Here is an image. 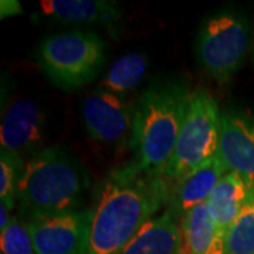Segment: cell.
<instances>
[{
    "mask_svg": "<svg viewBox=\"0 0 254 254\" xmlns=\"http://www.w3.org/2000/svg\"><path fill=\"white\" fill-rule=\"evenodd\" d=\"M170 181L130 163L112 171L100 184L92 209L85 254H120L155 212L168 203Z\"/></svg>",
    "mask_w": 254,
    "mask_h": 254,
    "instance_id": "6da1fadb",
    "label": "cell"
},
{
    "mask_svg": "<svg viewBox=\"0 0 254 254\" xmlns=\"http://www.w3.org/2000/svg\"><path fill=\"white\" fill-rule=\"evenodd\" d=\"M89 177L65 148L46 147L24 163L17 200L26 220L79 210Z\"/></svg>",
    "mask_w": 254,
    "mask_h": 254,
    "instance_id": "7a4b0ae2",
    "label": "cell"
},
{
    "mask_svg": "<svg viewBox=\"0 0 254 254\" xmlns=\"http://www.w3.org/2000/svg\"><path fill=\"white\" fill-rule=\"evenodd\" d=\"M190 92L181 82H161L141 95L134 106L130 147L140 170L164 177L188 109Z\"/></svg>",
    "mask_w": 254,
    "mask_h": 254,
    "instance_id": "3957f363",
    "label": "cell"
},
{
    "mask_svg": "<svg viewBox=\"0 0 254 254\" xmlns=\"http://www.w3.org/2000/svg\"><path fill=\"white\" fill-rule=\"evenodd\" d=\"M38 65L64 91L92 82L105 64V44L91 31L71 30L48 36L38 48Z\"/></svg>",
    "mask_w": 254,
    "mask_h": 254,
    "instance_id": "277c9868",
    "label": "cell"
},
{
    "mask_svg": "<svg viewBox=\"0 0 254 254\" xmlns=\"http://www.w3.org/2000/svg\"><path fill=\"white\" fill-rule=\"evenodd\" d=\"M220 110L206 91L190 92L188 109L174 154L164 170V178L178 181L185 174L213 158L219 153Z\"/></svg>",
    "mask_w": 254,
    "mask_h": 254,
    "instance_id": "5b68a950",
    "label": "cell"
},
{
    "mask_svg": "<svg viewBox=\"0 0 254 254\" xmlns=\"http://www.w3.org/2000/svg\"><path fill=\"white\" fill-rule=\"evenodd\" d=\"M249 24L235 11H222L200 27L196 55L205 71L218 82L229 81L245 61Z\"/></svg>",
    "mask_w": 254,
    "mask_h": 254,
    "instance_id": "8992f818",
    "label": "cell"
},
{
    "mask_svg": "<svg viewBox=\"0 0 254 254\" xmlns=\"http://www.w3.org/2000/svg\"><path fill=\"white\" fill-rule=\"evenodd\" d=\"M92 209L27 220L37 254H85L91 232Z\"/></svg>",
    "mask_w": 254,
    "mask_h": 254,
    "instance_id": "52a82bcc",
    "label": "cell"
},
{
    "mask_svg": "<svg viewBox=\"0 0 254 254\" xmlns=\"http://www.w3.org/2000/svg\"><path fill=\"white\" fill-rule=\"evenodd\" d=\"M134 109L118 93L96 88L82 103V118L89 136L106 144H119L131 136Z\"/></svg>",
    "mask_w": 254,
    "mask_h": 254,
    "instance_id": "ba28073f",
    "label": "cell"
},
{
    "mask_svg": "<svg viewBox=\"0 0 254 254\" xmlns=\"http://www.w3.org/2000/svg\"><path fill=\"white\" fill-rule=\"evenodd\" d=\"M46 136V116L36 102L14 100L6 112L0 127V147L24 163L38 151Z\"/></svg>",
    "mask_w": 254,
    "mask_h": 254,
    "instance_id": "9c48e42d",
    "label": "cell"
},
{
    "mask_svg": "<svg viewBox=\"0 0 254 254\" xmlns=\"http://www.w3.org/2000/svg\"><path fill=\"white\" fill-rule=\"evenodd\" d=\"M219 155L227 171L254 188V116L240 110L220 112Z\"/></svg>",
    "mask_w": 254,
    "mask_h": 254,
    "instance_id": "30bf717a",
    "label": "cell"
},
{
    "mask_svg": "<svg viewBox=\"0 0 254 254\" xmlns=\"http://www.w3.org/2000/svg\"><path fill=\"white\" fill-rule=\"evenodd\" d=\"M226 173H229L226 165L218 154L185 174L171 187L167 203L168 210L177 219H181L190 209L206 203L215 187Z\"/></svg>",
    "mask_w": 254,
    "mask_h": 254,
    "instance_id": "8fae6325",
    "label": "cell"
},
{
    "mask_svg": "<svg viewBox=\"0 0 254 254\" xmlns=\"http://www.w3.org/2000/svg\"><path fill=\"white\" fill-rule=\"evenodd\" d=\"M178 219L170 210L148 220L120 254H182Z\"/></svg>",
    "mask_w": 254,
    "mask_h": 254,
    "instance_id": "7c38bea8",
    "label": "cell"
},
{
    "mask_svg": "<svg viewBox=\"0 0 254 254\" xmlns=\"http://www.w3.org/2000/svg\"><path fill=\"white\" fill-rule=\"evenodd\" d=\"M182 254H227L226 237L215 225L208 205H198L180 219Z\"/></svg>",
    "mask_w": 254,
    "mask_h": 254,
    "instance_id": "4fadbf2b",
    "label": "cell"
},
{
    "mask_svg": "<svg viewBox=\"0 0 254 254\" xmlns=\"http://www.w3.org/2000/svg\"><path fill=\"white\" fill-rule=\"evenodd\" d=\"M40 7L48 17L78 24H115L122 18L116 3L106 0H41Z\"/></svg>",
    "mask_w": 254,
    "mask_h": 254,
    "instance_id": "5bb4252c",
    "label": "cell"
},
{
    "mask_svg": "<svg viewBox=\"0 0 254 254\" xmlns=\"http://www.w3.org/2000/svg\"><path fill=\"white\" fill-rule=\"evenodd\" d=\"M252 187L233 171H229L218 182L212 195L209 196V213L213 219L219 232L226 237L229 229L235 223L246 200L250 196Z\"/></svg>",
    "mask_w": 254,
    "mask_h": 254,
    "instance_id": "9a60e30c",
    "label": "cell"
},
{
    "mask_svg": "<svg viewBox=\"0 0 254 254\" xmlns=\"http://www.w3.org/2000/svg\"><path fill=\"white\" fill-rule=\"evenodd\" d=\"M147 72V57L143 53H128L118 58L103 76L100 86L122 95L134 89L144 79Z\"/></svg>",
    "mask_w": 254,
    "mask_h": 254,
    "instance_id": "2e32d148",
    "label": "cell"
},
{
    "mask_svg": "<svg viewBox=\"0 0 254 254\" xmlns=\"http://www.w3.org/2000/svg\"><path fill=\"white\" fill-rule=\"evenodd\" d=\"M227 254H254V190L226 235Z\"/></svg>",
    "mask_w": 254,
    "mask_h": 254,
    "instance_id": "e0dca14e",
    "label": "cell"
},
{
    "mask_svg": "<svg viewBox=\"0 0 254 254\" xmlns=\"http://www.w3.org/2000/svg\"><path fill=\"white\" fill-rule=\"evenodd\" d=\"M24 167V161L16 155L0 151V199L10 210L14 209L17 198V185Z\"/></svg>",
    "mask_w": 254,
    "mask_h": 254,
    "instance_id": "ac0fdd59",
    "label": "cell"
},
{
    "mask_svg": "<svg viewBox=\"0 0 254 254\" xmlns=\"http://www.w3.org/2000/svg\"><path fill=\"white\" fill-rule=\"evenodd\" d=\"M0 247L1 254H37L27 220L13 218L0 233Z\"/></svg>",
    "mask_w": 254,
    "mask_h": 254,
    "instance_id": "d6986e66",
    "label": "cell"
},
{
    "mask_svg": "<svg viewBox=\"0 0 254 254\" xmlns=\"http://www.w3.org/2000/svg\"><path fill=\"white\" fill-rule=\"evenodd\" d=\"M21 4L17 0H1L0 3V17L6 18L21 14Z\"/></svg>",
    "mask_w": 254,
    "mask_h": 254,
    "instance_id": "ffe728a7",
    "label": "cell"
},
{
    "mask_svg": "<svg viewBox=\"0 0 254 254\" xmlns=\"http://www.w3.org/2000/svg\"><path fill=\"white\" fill-rule=\"evenodd\" d=\"M10 212L11 210L6 205H3V203L0 205V232H3L11 223L13 218H11Z\"/></svg>",
    "mask_w": 254,
    "mask_h": 254,
    "instance_id": "44dd1931",
    "label": "cell"
}]
</instances>
